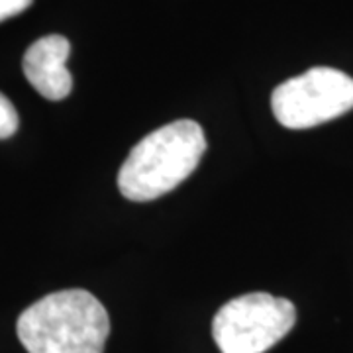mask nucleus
Segmentation results:
<instances>
[{"label":"nucleus","mask_w":353,"mask_h":353,"mask_svg":"<svg viewBox=\"0 0 353 353\" xmlns=\"http://www.w3.org/2000/svg\"><path fill=\"white\" fill-rule=\"evenodd\" d=\"M16 330L28 353H102L110 318L88 290L67 289L26 308Z\"/></svg>","instance_id":"1"},{"label":"nucleus","mask_w":353,"mask_h":353,"mask_svg":"<svg viewBox=\"0 0 353 353\" xmlns=\"http://www.w3.org/2000/svg\"><path fill=\"white\" fill-rule=\"evenodd\" d=\"M206 138L194 120H176L152 132L132 148L118 173L122 196L155 201L179 187L199 167Z\"/></svg>","instance_id":"2"},{"label":"nucleus","mask_w":353,"mask_h":353,"mask_svg":"<svg viewBox=\"0 0 353 353\" xmlns=\"http://www.w3.org/2000/svg\"><path fill=\"white\" fill-rule=\"evenodd\" d=\"M296 324V308L269 292L228 301L214 316L212 336L222 353H265Z\"/></svg>","instance_id":"3"},{"label":"nucleus","mask_w":353,"mask_h":353,"mask_svg":"<svg viewBox=\"0 0 353 353\" xmlns=\"http://www.w3.org/2000/svg\"><path fill=\"white\" fill-rule=\"evenodd\" d=\"M271 108L281 126L306 130L340 118L353 108V79L332 67H314L279 85Z\"/></svg>","instance_id":"4"},{"label":"nucleus","mask_w":353,"mask_h":353,"mask_svg":"<svg viewBox=\"0 0 353 353\" xmlns=\"http://www.w3.org/2000/svg\"><path fill=\"white\" fill-rule=\"evenodd\" d=\"M71 53L69 39L51 34L34 41L24 53L22 69L28 83L48 101H63L73 88V77L67 69Z\"/></svg>","instance_id":"5"},{"label":"nucleus","mask_w":353,"mask_h":353,"mask_svg":"<svg viewBox=\"0 0 353 353\" xmlns=\"http://www.w3.org/2000/svg\"><path fill=\"white\" fill-rule=\"evenodd\" d=\"M18 130V112L2 92H0V139L10 138Z\"/></svg>","instance_id":"6"},{"label":"nucleus","mask_w":353,"mask_h":353,"mask_svg":"<svg viewBox=\"0 0 353 353\" xmlns=\"http://www.w3.org/2000/svg\"><path fill=\"white\" fill-rule=\"evenodd\" d=\"M34 0H0V22L22 14L32 6Z\"/></svg>","instance_id":"7"}]
</instances>
